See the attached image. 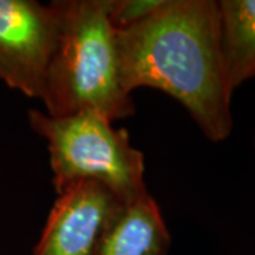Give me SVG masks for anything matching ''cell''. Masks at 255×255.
<instances>
[{"label":"cell","instance_id":"cell-5","mask_svg":"<svg viewBox=\"0 0 255 255\" xmlns=\"http://www.w3.org/2000/svg\"><path fill=\"white\" fill-rule=\"evenodd\" d=\"M121 203L104 184L82 180L57 193L33 255H95Z\"/></svg>","mask_w":255,"mask_h":255},{"label":"cell","instance_id":"cell-9","mask_svg":"<svg viewBox=\"0 0 255 255\" xmlns=\"http://www.w3.org/2000/svg\"><path fill=\"white\" fill-rule=\"evenodd\" d=\"M254 149H255V137H254Z\"/></svg>","mask_w":255,"mask_h":255},{"label":"cell","instance_id":"cell-4","mask_svg":"<svg viewBox=\"0 0 255 255\" xmlns=\"http://www.w3.org/2000/svg\"><path fill=\"white\" fill-rule=\"evenodd\" d=\"M60 21L58 1L0 0V81L28 98L43 100Z\"/></svg>","mask_w":255,"mask_h":255},{"label":"cell","instance_id":"cell-3","mask_svg":"<svg viewBox=\"0 0 255 255\" xmlns=\"http://www.w3.org/2000/svg\"><path fill=\"white\" fill-rule=\"evenodd\" d=\"M28 122L47 142L55 193L82 180L104 184L122 201L147 193L143 153L127 129L115 128L98 111L51 117L31 110Z\"/></svg>","mask_w":255,"mask_h":255},{"label":"cell","instance_id":"cell-1","mask_svg":"<svg viewBox=\"0 0 255 255\" xmlns=\"http://www.w3.org/2000/svg\"><path fill=\"white\" fill-rule=\"evenodd\" d=\"M125 91L153 88L179 101L210 142L233 132L230 90L220 53L216 0H164L135 27L115 31Z\"/></svg>","mask_w":255,"mask_h":255},{"label":"cell","instance_id":"cell-7","mask_svg":"<svg viewBox=\"0 0 255 255\" xmlns=\"http://www.w3.org/2000/svg\"><path fill=\"white\" fill-rule=\"evenodd\" d=\"M220 53L230 90L255 78V0H220Z\"/></svg>","mask_w":255,"mask_h":255},{"label":"cell","instance_id":"cell-8","mask_svg":"<svg viewBox=\"0 0 255 255\" xmlns=\"http://www.w3.org/2000/svg\"><path fill=\"white\" fill-rule=\"evenodd\" d=\"M164 0H111L108 18L115 31L135 27L155 14Z\"/></svg>","mask_w":255,"mask_h":255},{"label":"cell","instance_id":"cell-6","mask_svg":"<svg viewBox=\"0 0 255 255\" xmlns=\"http://www.w3.org/2000/svg\"><path fill=\"white\" fill-rule=\"evenodd\" d=\"M170 247V231L147 191L132 200H121L95 255H169Z\"/></svg>","mask_w":255,"mask_h":255},{"label":"cell","instance_id":"cell-2","mask_svg":"<svg viewBox=\"0 0 255 255\" xmlns=\"http://www.w3.org/2000/svg\"><path fill=\"white\" fill-rule=\"evenodd\" d=\"M61 21L41 102L51 117L98 111L112 122L132 117L135 102L119 75L111 0H60Z\"/></svg>","mask_w":255,"mask_h":255}]
</instances>
